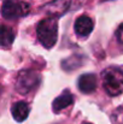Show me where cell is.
Listing matches in <instances>:
<instances>
[{"label":"cell","instance_id":"obj_1","mask_svg":"<svg viewBox=\"0 0 123 124\" xmlns=\"http://www.w3.org/2000/svg\"><path fill=\"white\" fill-rule=\"evenodd\" d=\"M103 87L105 92L116 96L123 93V70L118 68H109L101 72Z\"/></svg>","mask_w":123,"mask_h":124},{"label":"cell","instance_id":"obj_2","mask_svg":"<svg viewBox=\"0 0 123 124\" xmlns=\"http://www.w3.org/2000/svg\"><path fill=\"white\" fill-rule=\"evenodd\" d=\"M38 39L45 48H52L58 39V24L54 18L42 19L36 29Z\"/></svg>","mask_w":123,"mask_h":124},{"label":"cell","instance_id":"obj_3","mask_svg":"<svg viewBox=\"0 0 123 124\" xmlns=\"http://www.w3.org/2000/svg\"><path fill=\"white\" fill-rule=\"evenodd\" d=\"M40 84V76L33 70H22L16 80V89L21 94H28Z\"/></svg>","mask_w":123,"mask_h":124},{"label":"cell","instance_id":"obj_4","mask_svg":"<svg viewBox=\"0 0 123 124\" xmlns=\"http://www.w3.org/2000/svg\"><path fill=\"white\" fill-rule=\"evenodd\" d=\"M30 10V6L27 2L18 0H4L1 12L5 19H17L25 16Z\"/></svg>","mask_w":123,"mask_h":124},{"label":"cell","instance_id":"obj_5","mask_svg":"<svg viewBox=\"0 0 123 124\" xmlns=\"http://www.w3.org/2000/svg\"><path fill=\"white\" fill-rule=\"evenodd\" d=\"M82 4V0H53L48 2L43 10L49 15V16H62L70 10L80 7Z\"/></svg>","mask_w":123,"mask_h":124},{"label":"cell","instance_id":"obj_6","mask_svg":"<svg viewBox=\"0 0 123 124\" xmlns=\"http://www.w3.org/2000/svg\"><path fill=\"white\" fill-rule=\"evenodd\" d=\"M77 85H79V89L84 94L93 93L97 89V85H98L97 76L93 75V74H84V75L80 76Z\"/></svg>","mask_w":123,"mask_h":124},{"label":"cell","instance_id":"obj_7","mask_svg":"<svg viewBox=\"0 0 123 124\" xmlns=\"http://www.w3.org/2000/svg\"><path fill=\"white\" fill-rule=\"evenodd\" d=\"M93 27H94L93 21H92L88 16H84V15H83V16H80V17L76 19L75 25H74L76 34L80 35V36H88V35L92 33Z\"/></svg>","mask_w":123,"mask_h":124},{"label":"cell","instance_id":"obj_8","mask_svg":"<svg viewBox=\"0 0 123 124\" xmlns=\"http://www.w3.org/2000/svg\"><path fill=\"white\" fill-rule=\"evenodd\" d=\"M74 101V96L73 94L69 92V90H65L63 92L57 99H54L53 104H52V107H53V111L54 112H59L64 108H66L68 106H70Z\"/></svg>","mask_w":123,"mask_h":124},{"label":"cell","instance_id":"obj_9","mask_svg":"<svg viewBox=\"0 0 123 124\" xmlns=\"http://www.w3.org/2000/svg\"><path fill=\"white\" fill-rule=\"evenodd\" d=\"M11 113H12V117L17 122H23L29 115V106L24 101H18L12 105Z\"/></svg>","mask_w":123,"mask_h":124},{"label":"cell","instance_id":"obj_10","mask_svg":"<svg viewBox=\"0 0 123 124\" xmlns=\"http://www.w3.org/2000/svg\"><path fill=\"white\" fill-rule=\"evenodd\" d=\"M13 39H15V34H13L12 29L6 25H2V28H1V46L2 47L10 46L13 41Z\"/></svg>","mask_w":123,"mask_h":124},{"label":"cell","instance_id":"obj_11","mask_svg":"<svg viewBox=\"0 0 123 124\" xmlns=\"http://www.w3.org/2000/svg\"><path fill=\"white\" fill-rule=\"evenodd\" d=\"M111 119L114 124H123V104L114 111Z\"/></svg>","mask_w":123,"mask_h":124},{"label":"cell","instance_id":"obj_12","mask_svg":"<svg viewBox=\"0 0 123 124\" xmlns=\"http://www.w3.org/2000/svg\"><path fill=\"white\" fill-rule=\"evenodd\" d=\"M117 39H118V41L121 43H123V24L120 25V28L117 30Z\"/></svg>","mask_w":123,"mask_h":124},{"label":"cell","instance_id":"obj_13","mask_svg":"<svg viewBox=\"0 0 123 124\" xmlns=\"http://www.w3.org/2000/svg\"><path fill=\"white\" fill-rule=\"evenodd\" d=\"M86 124H90V123H86Z\"/></svg>","mask_w":123,"mask_h":124}]
</instances>
